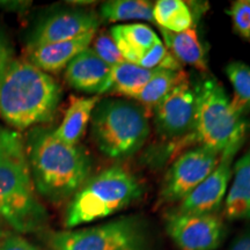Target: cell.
I'll return each instance as SVG.
<instances>
[{
	"instance_id": "6da1fadb",
	"label": "cell",
	"mask_w": 250,
	"mask_h": 250,
	"mask_svg": "<svg viewBox=\"0 0 250 250\" xmlns=\"http://www.w3.org/2000/svg\"><path fill=\"white\" fill-rule=\"evenodd\" d=\"M24 151L34 187L54 204L73 197L89 179L92 162L85 148L62 143L52 130L34 127Z\"/></svg>"
},
{
	"instance_id": "7a4b0ae2",
	"label": "cell",
	"mask_w": 250,
	"mask_h": 250,
	"mask_svg": "<svg viewBox=\"0 0 250 250\" xmlns=\"http://www.w3.org/2000/svg\"><path fill=\"white\" fill-rule=\"evenodd\" d=\"M61 99L54 78L29 61L13 59L0 73V118L14 129L48 123Z\"/></svg>"
},
{
	"instance_id": "3957f363",
	"label": "cell",
	"mask_w": 250,
	"mask_h": 250,
	"mask_svg": "<svg viewBox=\"0 0 250 250\" xmlns=\"http://www.w3.org/2000/svg\"><path fill=\"white\" fill-rule=\"evenodd\" d=\"M140 182L121 166H111L89 177L73 196L65 214V227L74 228L110 217L138 199Z\"/></svg>"
},
{
	"instance_id": "277c9868",
	"label": "cell",
	"mask_w": 250,
	"mask_h": 250,
	"mask_svg": "<svg viewBox=\"0 0 250 250\" xmlns=\"http://www.w3.org/2000/svg\"><path fill=\"white\" fill-rule=\"evenodd\" d=\"M148 112L139 103L122 99L99 101L90 125L96 146L111 159L133 155L149 136Z\"/></svg>"
},
{
	"instance_id": "5b68a950",
	"label": "cell",
	"mask_w": 250,
	"mask_h": 250,
	"mask_svg": "<svg viewBox=\"0 0 250 250\" xmlns=\"http://www.w3.org/2000/svg\"><path fill=\"white\" fill-rule=\"evenodd\" d=\"M34 189L21 139L0 158V218L20 233L39 229L46 219Z\"/></svg>"
},
{
	"instance_id": "8992f818",
	"label": "cell",
	"mask_w": 250,
	"mask_h": 250,
	"mask_svg": "<svg viewBox=\"0 0 250 250\" xmlns=\"http://www.w3.org/2000/svg\"><path fill=\"white\" fill-rule=\"evenodd\" d=\"M193 92L196 108L191 134L199 146L220 154L230 144L246 139L248 123L234 110L217 80L205 78L193 87Z\"/></svg>"
},
{
	"instance_id": "52a82bcc",
	"label": "cell",
	"mask_w": 250,
	"mask_h": 250,
	"mask_svg": "<svg viewBox=\"0 0 250 250\" xmlns=\"http://www.w3.org/2000/svg\"><path fill=\"white\" fill-rule=\"evenodd\" d=\"M49 246L50 250H149L147 229L136 217L54 233Z\"/></svg>"
},
{
	"instance_id": "ba28073f",
	"label": "cell",
	"mask_w": 250,
	"mask_h": 250,
	"mask_svg": "<svg viewBox=\"0 0 250 250\" xmlns=\"http://www.w3.org/2000/svg\"><path fill=\"white\" fill-rule=\"evenodd\" d=\"M219 158V153L203 146L181 154L166 175L160 195L161 202L183 201L214 169Z\"/></svg>"
},
{
	"instance_id": "9c48e42d",
	"label": "cell",
	"mask_w": 250,
	"mask_h": 250,
	"mask_svg": "<svg viewBox=\"0 0 250 250\" xmlns=\"http://www.w3.org/2000/svg\"><path fill=\"white\" fill-rule=\"evenodd\" d=\"M165 227L181 250H214L225 236L223 221L215 214L171 211L166 215Z\"/></svg>"
},
{
	"instance_id": "30bf717a",
	"label": "cell",
	"mask_w": 250,
	"mask_h": 250,
	"mask_svg": "<svg viewBox=\"0 0 250 250\" xmlns=\"http://www.w3.org/2000/svg\"><path fill=\"white\" fill-rule=\"evenodd\" d=\"M243 142L245 140L230 144L220 153L214 169L190 195L181 201L177 211L183 213L214 214L220 208L232 177L234 156L241 148Z\"/></svg>"
},
{
	"instance_id": "8fae6325",
	"label": "cell",
	"mask_w": 250,
	"mask_h": 250,
	"mask_svg": "<svg viewBox=\"0 0 250 250\" xmlns=\"http://www.w3.org/2000/svg\"><path fill=\"white\" fill-rule=\"evenodd\" d=\"M195 108V92L184 79L153 109L158 132L169 139L191 133Z\"/></svg>"
},
{
	"instance_id": "7c38bea8",
	"label": "cell",
	"mask_w": 250,
	"mask_h": 250,
	"mask_svg": "<svg viewBox=\"0 0 250 250\" xmlns=\"http://www.w3.org/2000/svg\"><path fill=\"white\" fill-rule=\"evenodd\" d=\"M100 23L101 18L90 11L73 9L52 14L43 20L31 34L28 50L96 33Z\"/></svg>"
},
{
	"instance_id": "4fadbf2b",
	"label": "cell",
	"mask_w": 250,
	"mask_h": 250,
	"mask_svg": "<svg viewBox=\"0 0 250 250\" xmlns=\"http://www.w3.org/2000/svg\"><path fill=\"white\" fill-rule=\"evenodd\" d=\"M111 67L98 57L92 48L80 52L65 70V79L72 88L88 94H104Z\"/></svg>"
},
{
	"instance_id": "5bb4252c",
	"label": "cell",
	"mask_w": 250,
	"mask_h": 250,
	"mask_svg": "<svg viewBox=\"0 0 250 250\" xmlns=\"http://www.w3.org/2000/svg\"><path fill=\"white\" fill-rule=\"evenodd\" d=\"M95 33H89L78 39L51 43L28 50L29 62L45 73H58L65 68L80 52L89 48Z\"/></svg>"
},
{
	"instance_id": "9a60e30c",
	"label": "cell",
	"mask_w": 250,
	"mask_h": 250,
	"mask_svg": "<svg viewBox=\"0 0 250 250\" xmlns=\"http://www.w3.org/2000/svg\"><path fill=\"white\" fill-rule=\"evenodd\" d=\"M110 35L125 62L138 65L159 36L147 24L129 23L111 27Z\"/></svg>"
},
{
	"instance_id": "2e32d148",
	"label": "cell",
	"mask_w": 250,
	"mask_h": 250,
	"mask_svg": "<svg viewBox=\"0 0 250 250\" xmlns=\"http://www.w3.org/2000/svg\"><path fill=\"white\" fill-rule=\"evenodd\" d=\"M233 171L225 215L228 220H250V149L235 162Z\"/></svg>"
},
{
	"instance_id": "e0dca14e",
	"label": "cell",
	"mask_w": 250,
	"mask_h": 250,
	"mask_svg": "<svg viewBox=\"0 0 250 250\" xmlns=\"http://www.w3.org/2000/svg\"><path fill=\"white\" fill-rule=\"evenodd\" d=\"M100 99L98 96L92 98H77L71 96L70 104L62 123L54 131V134L62 143L68 145H78L86 132L87 125L92 120V115Z\"/></svg>"
},
{
	"instance_id": "ac0fdd59",
	"label": "cell",
	"mask_w": 250,
	"mask_h": 250,
	"mask_svg": "<svg viewBox=\"0 0 250 250\" xmlns=\"http://www.w3.org/2000/svg\"><path fill=\"white\" fill-rule=\"evenodd\" d=\"M160 33L166 48L181 64H188L201 71L208 70L204 48L195 26L181 33H173L160 28Z\"/></svg>"
},
{
	"instance_id": "d6986e66",
	"label": "cell",
	"mask_w": 250,
	"mask_h": 250,
	"mask_svg": "<svg viewBox=\"0 0 250 250\" xmlns=\"http://www.w3.org/2000/svg\"><path fill=\"white\" fill-rule=\"evenodd\" d=\"M158 70H147L132 62H123L111 67L104 94L133 99L154 76Z\"/></svg>"
},
{
	"instance_id": "ffe728a7",
	"label": "cell",
	"mask_w": 250,
	"mask_h": 250,
	"mask_svg": "<svg viewBox=\"0 0 250 250\" xmlns=\"http://www.w3.org/2000/svg\"><path fill=\"white\" fill-rule=\"evenodd\" d=\"M184 79H187L184 71L158 70L148 83L144 86V88L133 96L132 100H136L147 112L153 111L159 102Z\"/></svg>"
},
{
	"instance_id": "44dd1931",
	"label": "cell",
	"mask_w": 250,
	"mask_h": 250,
	"mask_svg": "<svg viewBox=\"0 0 250 250\" xmlns=\"http://www.w3.org/2000/svg\"><path fill=\"white\" fill-rule=\"evenodd\" d=\"M153 21L162 29L181 33L193 26L192 13L182 0H159L153 5Z\"/></svg>"
},
{
	"instance_id": "7402d4cb",
	"label": "cell",
	"mask_w": 250,
	"mask_h": 250,
	"mask_svg": "<svg viewBox=\"0 0 250 250\" xmlns=\"http://www.w3.org/2000/svg\"><path fill=\"white\" fill-rule=\"evenodd\" d=\"M99 17L109 22L153 21V4L146 0H111L101 5Z\"/></svg>"
},
{
	"instance_id": "603a6c76",
	"label": "cell",
	"mask_w": 250,
	"mask_h": 250,
	"mask_svg": "<svg viewBox=\"0 0 250 250\" xmlns=\"http://www.w3.org/2000/svg\"><path fill=\"white\" fill-rule=\"evenodd\" d=\"M225 72L234 89L232 107L243 116L250 110V66L242 62H232Z\"/></svg>"
},
{
	"instance_id": "cb8c5ba5",
	"label": "cell",
	"mask_w": 250,
	"mask_h": 250,
	"mask_svg": "<svg viewBox=\"0 0 250 250\" xmlns=\"http://www.w3.org/2000/svg\"><path fill=\"white\" fill-rule=\"evenodd\" d=\"M138 65L147 70L183 71V65L168 51L160 39L144 55Z\"/></svg>"
},
{
	"instance_id": "d4e9b609",
	"label": "cell",
	"mask_w": 250,
	"mask_h": 250,
	"mask_svg": "<svg viewBox=\"0 0 250 250\" xmlns=\"http://www.w3.org/2000/svg\"><path fill=\"white\" fill-rule=\"evenodd\" d=\"M92 49L98 55V57L110 67H114L125 62L110 34H100L93 42Z\"/></svg>"
},
{
	"instance_id": "484cf974",
	"label": "cell",
	"mask_w": 250,
	"mask_h": 250,
	"mask_svg": "<svg viewBox=\"0 0 250 250\" xmlns=\"http://www.w3.org/2000/svg\"><path fill=\"white\" fill-rule=\"evenodd\" d=\"M228 14L232 18L235 33L243 40L250 42V1L237 0L230 6Z\"/></svg>"
},
{
	"instance_id": "4316f807",
	"label": "cell",
	"mask_w": 250,
	"mask_h": 250,
	"mask_svg": "<svg viewBox=\"0 0 250 250\" xmlns=\"http://www.w3.org/2000/svg\"><path fill=\"white\" fill-rule=\"evenodd\" d=\"M0 250H39L29 241L19 235H9L0 243Z\"/></svg>"
},
{
	"instance_id": "83f0119b",
	"label": "cell",
	"mask_w": 250,
	"mask_h": 250,
	"mask_svg": "<svg viewBox=\"0 0 250 250\" xmlns=\"http://www.w3.org/2000/svg\"><path fill=\"white\" fill-rule=\"evenodd\" d=\"M13 49L6 34L0 29V73L13 61Z\"/></svg>"
},
{
	"instance_id": "f1b7e54d",
	"label": "cell",
	"mask_w": 250,
	"mask_h": 250,
	"mask_svg": "<svg viewBox=\"0 0 250 250\" xmlns=\"http://www.w3.org/2000/svg\"><path fill=\"white\" fill-rule=\"evenodd\" d=\"M21 139L22 138L17 131L0 127V158Z\"/></svg>"
},
{
	"instance_id": "f546056e",
	"label": "cell",
	"mask_w": 250,
	"mask_h": 250,
	"mask_svg": "<svg viewBox=\"0 0 250 250\" xmlns=\"http://www.w3.org/2000/svg\"><path fill=\"white\" fill-rule=\"evenodd\" d=\"M229 250H250V230L237 237L232 243Z\"/></svg>"
},
{
	"instance_id": "4dcf8cb0",
	"label": "cell",
	"mask_w": 250,
	"mask_h": 250,
	"mask_svg": "<svg viewBox=\"0 0 250 250\" xmlns=\"http://www.w3.org/2000/svg\"><path fill=\"white\" fill-rule=\"evenodd\" d=\"M11 235V233H8L7 228L5 226V221L0 218V243H1L6 237Z\"/></svg>"
},
{
	"instance_id": "1f68e13d",
	"label": "cell",
	"mask_w": 250,
	"mask_h": 250,
	"mask_svg": "<svg viewBox=\"0 0 250 250\" xmlns=\"http://www.w3.org/2000/svg\"><path fill=\"white\" fill-rule=\"evenodd\" d=\"M249 1H250V0H249Z\"/></svg>"
}]
</instances>
